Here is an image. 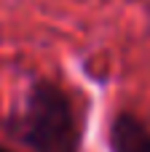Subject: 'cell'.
Here are the masks:
<instances>
[{"mask_svg":"<svg viewBox=\"0 0 150 152\" xmlns=\"http://www.w3.org/2000/svg\"><path fill=\"white\" fill-rule=\"evenodd\" d=\"M107 147L110 152H150V128L132 112H121L110 123Z\"/></svg>","mask_w":150,"mask_h":152,"instance_id":"cell-2","label":"cell"},{"mask_svg":"<svg viewBox=\"0 0 150 152\" xmlns=\"http://www.w3.org/2000/svg\"><path fill=\"white\" fill-rule=\"evenodd\" d=\"M0 152H11V150H5V147H0Z\"/></svg>","mask_w":150,"mask_h":152,"instance_id":"cell-3","label":"cell"},{"mask_svg":"<svg viewBox=\"0 0 150 152\" xmlns=\"http://www.w3.org/2000/svg\"><path fill=\"white\" fill-rule=\"evenodd\" d=\"M8 131L35 152H81V115L56 83L35 80L24 104L11 115Z\"/></svg>","mask_w":150,"mask_h":152,"instance_id":"cell-1","label":"cell"}]
</instances>
